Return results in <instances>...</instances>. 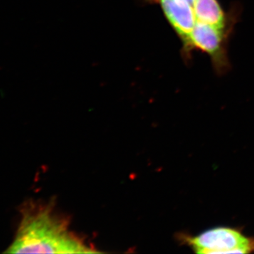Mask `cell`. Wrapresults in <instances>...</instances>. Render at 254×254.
I'll return each instance as SVG.
<instances>
[{"label": "cell", "instance_id": "6", "mask_svg": "<svg viewBox=\"0 0 254 254\" xmlns=\"http://www.w3.org/2000/svg\"><path fill=\"white\" fill-rule=\"evenodd\" d=\"M188 2H190V4L193 5L195 0H187Z\"/></svg>", "mask_w": 254, "mask_h": 254}, {"label": "cell", "instance_id": "1", "mask_svg": "<svg viewBox=\"0 0 254 254\" xmlns=\"http://www.w3.org/2000/svg\"><path fill=\"white\" fill-rule=\"evenodd\" d=\"M97 251L70 229L68 220L52 201L29 200L21 208V220L6 254H92Z\"/></svg>", "mask_w": 254, "mask_h": 254}, {"label": "cell", "instance_id": "3", "mask_svg": "<svg viewBox=\"0 0 254 254\" xmlns=\"http://www.w3.org/2000/svg\"><path fill=\"white\" fill-rule=\"evenodd\" d=\"M222 30L197 21L192 30L187 47H193L208 53L216 64H224V34Z\"/></svg>", "mask_w": 254, "mask_h": 254}, {"label": "cell", "instance_id": "5", "mask_svg": "<svg viewBox=\"0 0 254 254\" xmlns=\"http://www.w3.org/2000/svg\"><path fill=\"white\" fill-rule=\"evenodd\" d=\"M193 6L197 21L224 29L225 15L218 0H195Z\"/></svg>", "mask_w": 254, "mask_h": 254}, {"label": "cell", "instance_id": "4", "mask_svg": "<svg viewBox=\"0 0 254 254\" xmlns=\"http://www.w3.org/2000/svg\"><path fill=\"white\" fill-rule=\"evenodd\" d=\"M165 16L185 44L196 23L192 5L187 0H157Z\"/></svg>", "mask_w": 254, "mask_h": 254}, {"label": "cell", "instance_id": "2", "mask_svg": "<svg viewBox=\"0 0 254 254\" xmlns=\"http://www.w3.org/2000/svg\"><path fill=\"white\" fill-rule=\"evenodd\" d=\"M179 239L197 254H251L254 252V237L245 236L232 227H218L197 236L180 234Z\"/></svg>", "mask_w": 254, "mask_h": 254}]
</instances>
